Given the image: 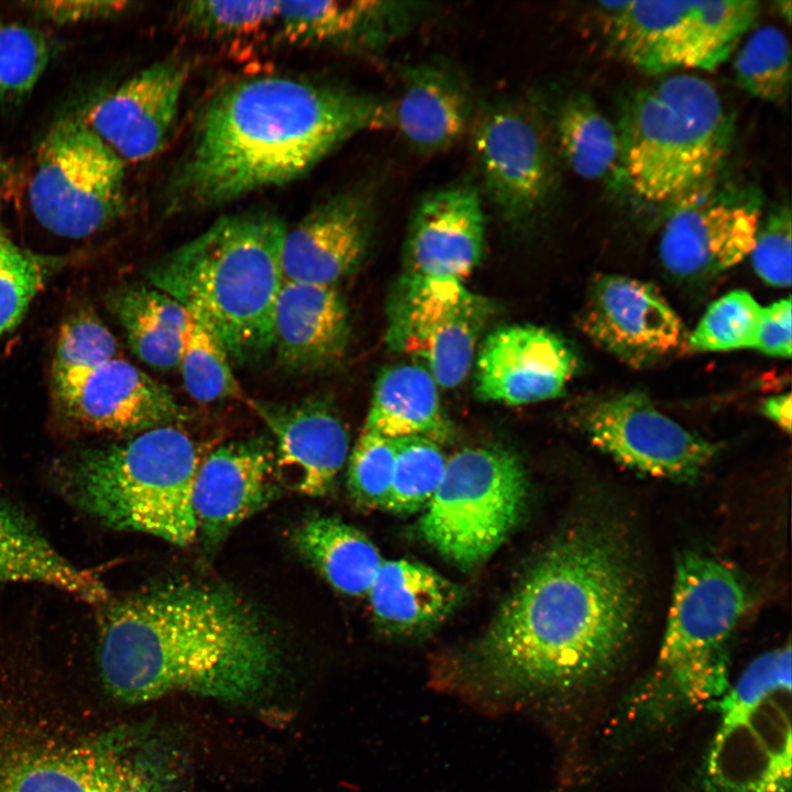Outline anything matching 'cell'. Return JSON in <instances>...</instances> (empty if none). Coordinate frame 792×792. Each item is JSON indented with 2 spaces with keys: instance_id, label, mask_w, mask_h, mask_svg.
Instances as JSON below:
<instances>
[{
  "instance_id": "obj_40",
  "label": "cell",
  "mask_w": 792,
  "mask_h": 792,
  "mask_svg": "<svg viewBox=\"0 0 792 792\" xmlns=\"http://www.w3.org/2000/svg\"><path fill=\"white\" fill-rule=\"evenodd\" d=\"M396 460L395 439L363 429L349 457L346 486L355 505L384 509Z\"/></svg>"
},
{
  "instance_id": "obj_44",
  "label": "cell",
  "mask_w": 792,
  "mask_h": 792,
  "mask_svg": "<svg viewBox=\"0 0 792 792\" xmlns=\"http://www.w3.org/2000/svg\"><path fill=\"white\" fill-rule=\"evenodd\" d=\"M791 299L761 307L755 349L770 356L789 359L792 352Z\"/></svg>"
},
{
  "instance_id": "obj_19",
  "label": "cell",
  "mask_w": 792,
  "mask_h": 792,
  "mask_svg": "<svg viewBox=\"0 0 792 792\" xmlns=\"http://www.w3.org/2000/svg\"><path fill=\"white\" fill-rule=\"evenodd\" d=\"M377 197L372 182L350 186L287 229L282 252L285 280L336 286L353 273L371 244Z\"/></svg>"
},
{
  "instance_id": "obj_32",
  "label": "cell",
  "mask_w": 792,
  "mask_h": 792,
  "mask_svg": "<svg viewBox=\"0 0 792 792\" xmlns=\"http://www.w3.org/2000/svg\"><path fill=\"white\" fill-rule=\"evenodd\" d=\"M134 355L158 371L178 366L187 310L166 293L146 284L122 285L107 296Z\"/></svg>"
},
{
  "instance_id": "obj_21",
  "label": "cell",
  "mask_w": 792,
  "mask_h": 792,
  "mask_svg": "<svg viewBox=\"0 0 792 792\" xmlns=\"http://www.w3.org/2000/svg\"><path fill=\"white\" fill-rule=\"evenodd\" d=\"M188 72L178 59L156 62L97 100L82 117L123 162L150 158L167 141Z\"/></svg>"
},
{
  "instance_id": "obj_4",
  "label": "cell",
  "mask_w": 792,
  "mask_h": 792,
  "mask_svg": "<svg viewBox=\"0 0 792 792\" xmlns=\"http://www.w3.org/2000/svg\"><path fill=\"white\" fill-rule=\"evenodd\" d=\"M0 681V792H187L186 756L154 727L84 733Z\"/></svg>"
},
{
  "instance_id": "obj_46",
  "label": "cell",
  "mask_w": 792,
  "mask_h": 792,
  "mask_svg": "<svg viewBox=\"0 0 792 792\" xmlns=\"http://www.w3.org/2000/svg\"><path fill=\"white\" fill-rule=\"evenodd\" d=\"M16 172L14 166L0 152V185H8L14 180Z\"/></svg>"
},
{
  "instance_id": "obj_1",
  "label": "cell",
  "mask_w": 792,
  "mask_h": 792,
  "mask_svg": "<svg viewBox=\"0 0 792 792\" xmlns=\"http://www.w3.org/2000/svg\"><path fill=\"white\" fill-rule=\"evenodd\" d=\"M639 572L615 521L575 524L537 558L483 636L441 669L440 686L491 707L595 686L632 638Z\"/></svg>"
},
{
  "instance_id": "obj_28",
  "label": "cell",
  "mask_w": 792,
  "mask_h": 792,
  "mask_svg": "<svg viewBox=\"0 0 792 792\" xmlns=\"http://www.w3.org/2000/svg\"><path fill=\"white\" fill-rule=\"evenodd\" d=\"M378 628L415 637L442 624L458 607V585L432 568L407 559L383 561L367 593Z\"/></svg>"
},
{
  "instance_id": "obj_12",
  "label": "cell",
  "mask_w": 792,
  "mask_h": 792,
  "mask_svg": "<svg viewBox=\"0 0 792 792\" xmlns=\"http://www.w3.org/2000/svg\"><path fill=\"white\" fill-rule=\"evenodd\" d=\"M605 32L616 54L657 75L675 68L712 70L755 22L754 0L603 1Z\"/></svg>"
},
{
  "instance_id": "obj_38",
  "label": "cell",
  "mask_w": 792,
  "mask_h": 792,
  "mask_svg": "<svg viewBox=\"0 0 792 792\" xmlns=\"http://www.w3.org/2000/svg\"><path fill=\"white\" fill-rule=\"evenodd\" d=\"M761 306L746 290L737 289L715 300L696 328L689 333L688 345L696 352H727L755 349Z\"/></svg>"
},
{
  "instance_id": "obj_35",
  "label": "cell",
  "mask_w": 792,
  "mask_h": 792,
  "mask_svg": "<svg viewBox=\"0 0 792 792\" xmlns=\"http://www.w3.org/2000/svg\"><path fill=\"white\" fill-rule=\"evenodd\" d=\"M63 265L14 241L0 221V338L23 319L29 306Z\"/></svg>"
},
{
  "instance_id": "obj_17",
  "label": "cell",
  "mask_w": 792,
  "mask_h": 792,
  "mask_svg": "<svg viewBox=\"0 0 792 792\" xmlns=\"http://www.w3.org/2000/svg\"><path fill=\"white\" fill-rule=\"evenodd\" d=\"M714 182L673 205L659 243L664 268L684 279L723 273L750 254L761 219L754 190Z\"/></svg>"
},
{
  "instance_id": "obj_43",
  "label": "cell",
  "mask_w": 792,
  "mask_h": 792,
  "mask_svg": "<svg viewBox=\"0 0 792 792\" xmlns=\"http://www.w3.org/2000/svg\"><path fill=\"white\" fill-rule=\"evenodd\" d=\"M127 1L51 0L25 2L28 10L55 24H77L114 18L128 10Z\"/></svg>"
},
{
  "instance_id": "obj_14",
  "label": "cell",
  "mask_w": 792,
  "mask_h": 792,
  "mask_svg": "<svg viewBox=\"0 0 792 792\" xmlns=\"http://www.w3.org/2000/svg\"><path fill=\"white\" fill-rule=\"evenodd\" d=\"M492 304L463 282L404 275L389 300L386 341L420 360L437 384L463 383L475 360Z\"/></svg>"
},
{
  "instance_id": "obj_15",
  "label": "cell",
  "mask_w": 792,
  "mask_h": 792,
  "mask_svg": "<svg viewBox=\"0 0 792 792\" xmlns=\"http://www.w3.org/2000/svg\"><path fill=\"white\" fill-rule=\"evenodd\" d=\"M470 132L484 196L506 223H530L548 202L553 180L538 116L524 102L503 99L476 111Z\"/></svg>"
},
{
  "instance_id": "obj_20",
  "label": "cell",
  "mask_w": 792,
  "mask_h": 792,
  "mask_svg": "<svg viewBox=\"0 0 792 792\" xmlns=\"http://www.w3.org/2000/svg\"><path fill=\"white\" fill-rule=\"evenodd\" d=\"M579 360L558 334L537 326L499 328L486 337L474 364L479 398L525 405L560 396Z\"/></svg>"
},
{
  "instance_id": "obj_33",
  "label": "cell",
  "mask_w": 792,
  "mask_h": 792,
  "mask_svg": "<svg viewBox=\"0 0 792 792\" xmlns=\"http://www.w3.org/2000/svg\"><path fill=\"white\" fill-rule=\"evenodd\" d=\"M556 132L560 151L576 175L624 183L618 130L587 94H574L562 103Z\"/></svg>"
},
{
  "instance_id": "obj_36",
  "label": "cell",
  "mask_w": 792,
  "mask_h": 792,
  "mask_svg": "<svg viewBox=\"0 0 792 792\" xmlns=\"http://www.w3.org/2000/svg\"><path fill=\"white\" fill-rule=\"evenodd\" d=\"M396 460L385 510L410 515L425 509L437 492L447 466L440 444L421 437L395 439Z\"/></svg>"
},
{
  "instance_id": "obj_23",
  "label": "cell",
  "mask_w": 792,
  "mask_h": 792,
  "mask_svg": "<svg viewBox=\"0 0 792 792\" xmlns=\"http://www.w3.org/2000/svg\"><path fill=\"white\" fill-rule=\"evenodd\" d=\"M248 404L275 439L276 475L301 494L326 495L349 457V436L332 406L319 397Z\"/></svg>"
},
{
  "instance_id": "obj_18",
  "label": "cell",
  "mask_w": 792,
  "mask_h": 792,
  "mask_svg": "<svg viewBox=\"0 0 792 792\" xmlns=\"http://www.w3.org/2000/svg\"><path fill=\"white\" fill-rule=\"evenodd\" d=\"M581 326L592 341L631 366L649 365L688 345L689 333L661 293L622 275L592 280Z\"/></svg>"
},
{
  "instance_id": "obj_13",
  "label": "cell",
  "mask_w": 792,
  "mask_h": 792,
  "mask_svg": "<svg viewBox=\"0 0 792 792\" xmlns=\"http://www.w3.org/2000/svg\"><path fill=\"white\" fill-rule=\"evenodd\" d=\"M28 199L37 222L52 233L90 237L127 209L124 162L82 114L61 118L37 147Z\"/></svg>"
},
{
  "instance_id": "obj_39",
  "label": "cell",
  "mask_w": 792,
  "mask_h": 792,
  "mask_svg": "<svg viewBox=\"0 0 792 792\" xmlns=\"http://www.w3.org/2000/svg\"><path fill=\"white\" fill-rule=\"evenodd\" d=\"M52 56L41 31L0 19V101L15 103L28 97Z\"/></svg>"
},
{
  "instance_id": "obj_11",
  "label": "cell",
  "mask_w": 792,
  "mask_h": 792,
  "mask_svg": "<svg viewBox=\"0 0 792 792\" xmlns=\"http://www.w3.org/2000/svg\"><path fill=\"white\" fill-rule=\"evenodd\" d=\"M527 501L526 470L514 452L494 446L464 448L447 460L418 529L443 559L473 569L507 540Z\"/></svg>"
},
{
  "instance_id": "obj_5",
  "label": "cell",
  "mask_w": 792,
  "mask_h": 792,
  "mask_svg": "<svg viewBox=\"0 0 792 792\" xmlns=\"http://www.w3.org/2000/svg\"><path fill=\"white\" fill-rule=\"evenodd\" d=\"M286 230L272 211L223 216L151 265L147 284L199 317L230 359L254 361L273 349Z\"/></svg>"
},
{
  "instance_id": "obj_29",
  "label": "cell",
  "mask_w": 792,
  "mask_h": 792,
  "mask_svg": "<svg viewBox=\"0 0 792 792\" xmlns=\"http://www.w3.org/2000/svg\"><path fill=\"white\" fill-rule=\"evenodd\" d=\"M1 582L41 583L88 604L108 600L96 573L67 560L22 510L0 497Z\"/></svg>"
},
{
  "instance_id": "obj_16",
  "label": "cell",
  "mask_w": 792,
  "mask_h": 792,
  "mask_svg": "<svg viewBox=\"0 0 792 792\" xmlns=\"http://www.w3.org/2000/svg\"><path fill=\"white\" fill-rule=\"evenodd\" d=\"M587 439L618 463L675 481L695 479L717 447L657 409L641 392L591 399L578 414Z\"/></svg>"
},
{
  "instance_id": "obj_26",
  "label": "cell",
  "mask_w": 792,
  "mask_h": 792,
  "mask_svg": "<svg viewBox=\"0 0 792 792\" xmlns=\"http://www.w3.org/2000/svg\"><path fill=\"white\" fill-rule=\"evenodd\" d=\"M472 89L449 62L426 61L405 68L399 96L393 100V127L420 155L451 148L475 118Z\"/></svg>"
},
{
  "instance_id": "obj_41",
  "label": "cell",
  "mask_w": 792,
  "mask_h": 792,
  "mask_svg": "<svg viewBox=\"0 0 792 792\" xmlns=\"http://www.w3.org/2000/svg\"><path fill=\"white\" fill-rule=\"evenodd\" d=\"M279 1H212L182 3L178 15L194 32L210 37L248 35L275 24Z\"/></svg>"
},
{
  "instance_id": "obj_9",
  "label": "cell",
  "mask_w": 792,
  "mask_h": 792,
  "mask_svg": "<svg viewBox=\"0 0 792 792\" xmlns=\"http://www.w3.org/2000/svg\"><path fill=\"white\" fill-rule=\"evenodd\" d=\"M52 396L61 417L80 430L135 435L188 418L164 385L118 356L112 332L82 309L61 327L52 366Z\"/></svg>"
},
{
  "instance_id": "obj_42",
  "label": "cell",
  "mask_w": 792,
  "mask_h": 792,
  "mask_svg": "<svg viewBox=\"0 0 792 792\" xmlns=\"http://www.w3.org/2000/svg\"><path fill=\"white\" fill-rule=\"evenodd\" d=\"M750 260L755 272L769 285L791 284V210L788 204L772 209L759 224Z\"/></svg>"
},
{
  "instance_id": "obj_6",
  "label": "cell",
  "mask_w": 792,
  "mask_h": 792,
  "mask_svg": "<svg viewBox=\"0 0 792 792\" xmlns=\"http://www.w3.org/2000/svg\"><path fill=\"white\" fill-rule=\"evenodd\" d=\"M746 604L729 565L696 551L678 558L654 670L625 702L634 730H656L726 692L727 646Z\"/></svg>"
},
{
  "instance_id": "obj_45",
  "label": "cell",
  "mask_w": 792,
  "mask_h": 792,
  "mask_svg": "<svg viewBox=\"0 0 792 792\" xmlns=\"http://www.w3.org/2000/svg\"><path fill=\"white\" fill-rule=\"evenodd\" d=\"M791 408L790 393L772 396L762 405V411L766 417L785 432L791 431Z\"/></svg>"
},
{
  "instance_id": "obj_27",
  "label": "cell",
  "mask_w": 792,
  "mask_h": 792,
  "mask_svg": "<svg viewBox=\"0 0 792 792\" xmlns=\"http://www.w3.org/2000/svg\"><path fill=\"white\" fill-rule=\"evenodd\" d=\"M349 332L348 309L336 286L284 282L273 330L284 369L311 373L334 365L345 353Z\"/></svg>"
},
{
  "instance_id": "obj_7",
  "label": "cell",
  "mask_w": 792,
  "mask_h": 792,
  "mask_svg": "<svg viewBox=\"0 0 792 792\" xmlns=\"http://www.w3.org/2000/svg\"><path fill=\"white\" fill-rule=\"evenodd\" d=\"M200 462L195 441L166 425L79 450L57 476L67 498L105 525L186 547L198 534L193 490Z\"/></svg>"
},
{
  "instance_id": "obj_37",
  "label": "cell",
  "mask_w": 792,
  "mask_h": 792,
  "mask_svg": "<svg viewBox=\"0 0 792 792\" xmlns=\"http://www.w3.org/2000/svg\"><path fill=\"white\" fill-rule=\"evenodd\" d=\"M734 69L739 87L750 96L782 105L791 85V52L784 33L761 26L738 52Z\"/></svg>"
},
{
  "instance_id": "obj_10",
  "label": "cell",
  "mask_w": 792,
  "mask_h": 792,
  "mask_svg": "<svg viewBox=\"0 0 792 792\" xmlns=\"http://www.w3.org/2000/svg\"><path fill=\"white\" fill-rule=\"evenodd\" d=\"M704 792H791V648L756 658L719 701Z\"/></svg>"
},
{
  "instance_id": "obj_24",
  "label": "cell",
  "mask_w": 792,
  "mask_h": 792,
  "mask_svg": "<svg viewBox=\"0 0 792 792\" xmlns=\"http://www.w3.org/2000/svg\"><path fill=\"white\" fill-rule=\"evenodd\" d=\"M431 10L414 1H279L275 25L292 44L377 53L410 33Z\"/></svg>"
},
{
  "instance_id": "obj_34",
  "label": "cell",
  "mask_w": 792,
  "mask_h": 792,
  "mask_svg": "<svg viewBox=\"0 0 792 792\" xmlns=\"http://www.w3.org/2000/svg\"><path fill=\"white\" fill-rule=\"evenodd\" d=\"M177 367L185 389L198 403L209 404L242 396L226 348L215 332L188 310L180 336Z\"/></svg>"
},
{
  "instance_id": "obj_25",
  "label": "cell",
  "mask_w": 792,
  "mask_h": 792,
  "mask_svg": "<svg viewBox=\"0 0 792 792\" xmlns=\"http://www.w3.org/2000/svg\"><path fill=\"white\" fill-rule=\"evenodd\" d=\"M274 451L263 438L226 443L199 464L193 508L204 537L219 542L276 495Z\"/></svg>"
},
{
  "instance_id": "obj_22",
  "label": "cell",
  "mask_w": 792,
  "mask_h": 792,
  "mask_svg": "<svg viewBox=\"0 0 792 792\" xmlns=\"http://www.w3.org/2000/svg\"><path fill=\"white\" fill-rule=\"evenodd\" d=\"M486 221L479 187L458 182L422 197L409 222L406 275L463 282L480 264Z\"/></svg>"
},
{
  "instance_id": "obj_31",
  "label": "cell",
  "mask_w": 792,
  "mask_h": 792,
  "mask_svg": "<svg viewBox=\"0 0 792 792\" xmlns=\"http://www.w3.org/2000/svg\"><path fill=\"white\" fill-rule=\"evenodd\" d=\"M293 543L333 588L349 596L367 595L384 561L363 531L334 517L302 521Z\"/></svg>"
},
{
  "instance_id": "obj_47",
  "label": "cell",
  "mask_w": 792,
  "mask_h": 792,
  "mask_svg": "<svg viewBox=\"0 0 792 792\" xmlns=\"http://www.w3.org/2000/svg\"><path fill=\"white\" fill-rule=\"evenodd\" d=\"M778 10L781 13L783 18H785L788 21L791 19V2L790 1H779L778 2Z\"/></svg>"
},
{
  "instance_id": "obj_8",
  "label": "cell",
  "mask_w": 792,
  "mask_h": 792,
  "mask_svg": "<svg viewBox=\"0 0 792 792\" xmlns=\"http://www.w3.org/2000/svg\"><path fill=\"white\" fill-rule=\"evenodd\" d=\"M624 184L651 202H678L715 180L733 121L704 78L674 74L634 92L617 128Z\"/></svg>"
},
{
  "instance_id": "obj_3",
  "label": "cell",
  "mask_w": 792,
  "mask_h": 792,
  "mask_svg": "<svg viewBox=\"0 0 792 792\" xmlns=\"http://www.w3.org/2000/svg\"><path fill=\"white\" fill-rule=\"evenodd\" d=\"M99 642L102 684L124 704L176 692L254 704L280 671L279 650L258 616L218 585L172 583L114 601Z\"/></svg>"
},
{
  "instance_id": "obj_2",
  "label": "cell",
  "mask_w": 792,
  "mask_h": 792,
  "mask_svg": "<svg viewBox=\"0 0 792 792\" xmlns=\"http://www.w3.org/2000/svg\"><path fill=\"white\" fill-rule=\"evenodd\" d=\"M393 127V100L282 75L234 80L198 113L164 193L167 212L223 206L288 184L363 132Z\"/></svg>"
},
{
  "instance_id": "obj_30",
  "label": "cell",
  "mask_w": 792,
  "mask_h": 792,
  "mask_svg": "<svg viewBox=\"0 0 792 792\" xmlns=\"http://www.w3.org/2000/svg\"><path fill=\"white\" fill-rule=\"evenodd\" d=\"M438 387L421 365L384 369L374 385L364 429L388 439L421 437L439 444L449 441L453 427Z\"/></svg>"
}]
</instances>
